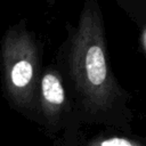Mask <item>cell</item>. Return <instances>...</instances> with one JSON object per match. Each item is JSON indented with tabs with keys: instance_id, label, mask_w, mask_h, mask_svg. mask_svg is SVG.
Returning <instances> with one entry per match:
<instances>
[{
	"instance_id": "2",
	"label": "cell",
	"mask_w": 146,
	"mask_h": 146,
	"mask_svg": "<svg viewBox=\"0 0 146 146\" xmlns=\"http://www.w3.org/2000/svg\"><path fill=\"white\" fill-rule=\"evenodd\" d=\"M42 70L41 46L26 23L21 21L9 26L0 43L2 94L13 111L34 123Z\"/></svg>"
},
{
	"instance_id": "1",
	"label": "cell",
	"mask_w": 146,
	"mask_h": 146,
	"mask_svg": "<svg viewBox=\"0 0 146 146\" xmlns=\"http://www.w3.org/2000/svg\"><path fill=\"white\" fill-rule=\"evenodd\" d=\"M62 71L81 124L132 133L131 95L120 84L107 54L105 25L97 0H87L63 48Z\"/></svg>"
},
{
	"instance_id": "4",
	"label": "cell",
	"mask_w": 146,
	"mask_h": 146,
	"mask_svg": "<svg viewBox=\"0 0 146 146\" xmlns=\"http://www.w3.org/2000/svg\"><path fill=\"white\" fill-rule=\"evenodd\" d=\"M86 128L70 136L55 140L57 146H146V140L117 129L107 128L108 131H99L87 135Z\"/></svg>"
},
{
	"instance_id": "3",
	"label": "cell",
	"mask_w": 146,
	"mask_h": 146,
	"mask_svg": "<svg viewBox=\"0 0 146 146\" xmlns=\"http://www.w3.org/2000/svg\"><path fill=\"white\" fill-rule=\"evenodd\" d=\"M36 124L55 140L84 128L75 114L68 89L57 64L47 65L42 70L36 97Z\"/></svg>"
},
{
	"instance_id": "6",
	"label": "cell",
	"mask_w": 146,
	"mask_h": 146,
	"mask_svg": "<svg viewBox=\"0 0 146 146\" xmlns=\"http://www.w3.org/2000/svg\"><path fill=\"white\" fill-rule=\"evenodd\" d=\"M55 146H57V145H55Z\"/></svg>"
},
{
	"instance_id": "5",
	"label": "cell",
	"mask_w": 146,
	"mask_h": 146,
	"mask_svg": "<svg viewBox=\"0 0 146 146\" xmlns=\"http://www.w3.org/2000/svg\"><path fill=\"white\" fill-rule=\"evenodd\" d=\"M47 1V3L49 5V6H51V5H54V2H55V0H46Z\"/></svg>"
}]
</instances>
